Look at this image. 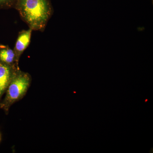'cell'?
I'll return each instance as SVG.
<instances>
[{
    "instance_id": "1",
    "label": "cell",
    "mask_w": 153,
    "mask_h": 153,
    "mask_svg": "<svg viewBox=\"0 0 153 153\" xmlns=\"http://www.w3.org/2000/svg\"><path fill=\"white\" fill-rule=\"evenodd\" d=\"M14 8L29 28L42 32L53 13L50 0H17Z\"/></svg>"
},
{
    "instance_id": "2",
    "label": "cell",
    "mask_w": 153,
    "mask_h": 153,
    "mask_svg": "<svg viewBox=\"0 0 153 153\" xmlns=\"http://www.w3.org/2000/svg\"><path fill=\"white\" fill-rule=\"evenodd\" d=\"M32 82L29 73L18 69L11 79L6 91L4 100L0 104L1 108L8 113L10 108L14 103L22 99L26 95Z\"/></svg>"
},
{
    "instance_id": "3",
    "label": "cell",
    "mask_w": 153,
    "mask_h": 153,
    "mask_svg": "<svg viewBox=\"0 0 153 153\" xmlns=\"http://www.w3.org/2000/svg\"><path fill=\"white\" fill-rule=\"evenodd\" d=\"M19 69L17 66H11L0 62V99L5 93L11 79Z\"/></svg>"
},
{
    "instance_id": "4",
    "label": "cell",
    "mask_w": 153,
    "mask_h": 153,
    "mask_svg": "<svg viewBox=\"0 0 153 153\" xmlns=\"http://www.w3.org/2000/svg\"><path fill=\"white\" fill-rule=\"evenodd\" d=\"M33 31L29 28L27 30H22L19 33L13 49L18 64L20 57L30 45Z\"/></svg>"
},
{
    "instance_id": "5",
    "label": "cell",
    "mask_w": 153,
    "mask_h": 153,
    "mask_svg": "<svg viewBox=\"0 0 153 153\" xmlns=\"http://www.w3.org/2000/svg\"><path fill=\"white\" fill-rule=\"evenodd\" d=\"M0 62L10 66L19 67L13 49H11L7 46L1 45L0 47Z\"/></svg>"
},
{
    "instance_id": "6",
    "label": "cell",
    "mask_w": 153,
    "mask_h": 153,
    "mask_svg": "<svg viewBox=\"0 0 153 153\" xmlns=\"http://www.w3.org/2000/svg\"><path fill=\"white\" fill-rule=\"evenodd\" d=\"M17 0H0V8H14Z\"/></svg>"
},
{
    "instance_id": "7",
    "label": "cell",
    "mask_w": 153,
    "mask_h": 153,
    "mask_svg": "<svg viewBox=\"0 0 153 153\" xmlns=\"http://www.w3.org/2000/svg\"><path fill=\"white\" fill-rule=\"evenodd\" d=\"M0 140H1V135H0Z\"/></svg>"
},
{
    "instance_id": "8",
    "label": "cell",
    "mask_w": 153,
    "mask_h": 153,
    "mask_svg": "<svg viewBox=\"0 0 153 153\" xmlns=\"http://www.w3.org/2000/svg\"><path fill=\"white\" fill-rule=\"evenodd\" d=\"M1 45H0V47H1Z\"/></svg>"
}]
</instances>
